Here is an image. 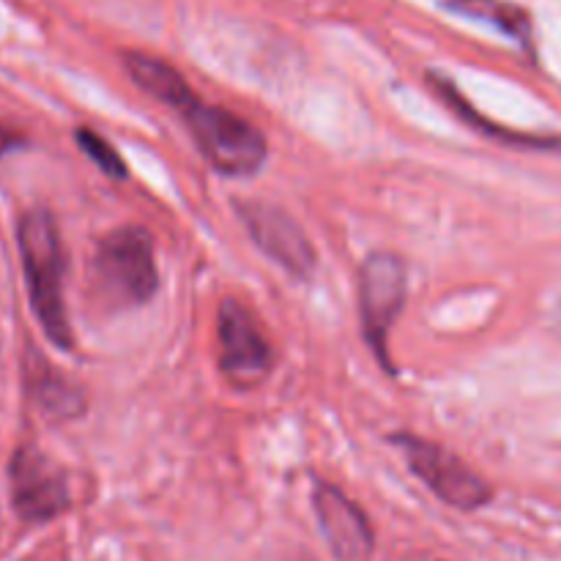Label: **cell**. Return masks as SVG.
I'll use <instances>...</instances> for the list:
<instances>
[{
    "mask_svg": "<svg viewBox=\"0 0 561 561\" xmlns=\"http://www.w3.org/2000/svg\"><path fill=\"white\" fill-rule=\"evenodd\" d=\"M16 241H20L22 268H25L27 294H31V305L36 318L42 321L44 334L53 340L58 348H71V327L69 316H66L64 301V247H60L58 228L55 219L47 211L36 208L22 217L20 230H16Z\"/></svg>",
    "mask_w": 561,
    "mask_h": 561,
    "instance_id": "obj_1",
    "label": "cell"
},
{
    "mask_svg": "<svg viewBox=\"0 0 561 561\" xmlns=\"http://www.w3.org/2000/svg\"><path fill=\"white\" fill-rule=\"evenodd\" d=\"M93 272H96L99 288L113 305H146L159 288L153 241L148 230L126 225L104 236L93 255Z\"/></svg>",
    "mask_w": 561,
    "mask_h": 561,
    "instance_id": "obj_2",
    "label": "cell"
},
{
    "mask_svg": "<svg viewBox=\"0 0 561 561\" xmlns=\"http://www.w3.org/2000/svg\"><path fill=\"white\" fill-rule=\"evenodd\" d=\"M181 115L190 124L203 157L222 175H252L266 162V137L230 110L195 99Z\"/></svg>",
    "mask_w": 561,
    "mask_h": 561,
    "instance_id": "obj_3",
    "label": "cell"
},
{
    "mask_svg": "<svg viewBox=\"0 0 561 561\" xmlns=\"http://www.w3.org/2000/svg\"><path fill=\"white\" fill-rule=\"evenodd\" d=\"M405 290H409L405 263L392 252H373L359 274L362 327L373 354L387 367V373H394V365L389 362V332L403 312Z\"/></svg>",
    "mask_w": 561,
    "mask_h": 561,
    "instance_id": "obj_4",
    "label": "cell"
},
{
    "mask_svg": "<svg viewBox=\"0 0 561 561\" xmlns=\"http://www.w3.org/2000/svg\"><path fill=\"white\" fill-rule=\"evenodd\" d=\"M392 442L403 449L409 469L444 504L458 510H480L491 502V485L477 471H471L458 455L447 453L444 447L420 436H411V433H398Z\"/></svg>",
    "mask_w": 561,
    "mask_h": 561,
    "instance_id": "obj_5",
    "label": "cell"
},
{
    "mask_svg": "<svg viewBox=\"0 0 561 561\" xmlns=\"http://www.w3.org/2000/svg\"><path fill=\"white\" fill-rule=\"evenodd\" d=\"M219 370L241 389H252L274 367V351L261 321L241 301L228 299L219 307Z\"/></svg>",
    "mask_w": 561,
    "mask_h": 561,
    "instance_id": "obj_6",
    "label": "cell"
},
{
    "mask_svg": "<svg viewBox=\"0 0 561 561\" xmlns=\"http://www.w3.org/2000/svg\"><path fill=\"white\" fill-rule=\"evenodd\" d=\"M241 222L247 225L255 244L272 257L274 263L294 274L296 279H307L318 266L316 247L310 244L305 230L296 225L290 214L283 208L272 206V203L261 201H241L236 203Z\"/></svg>",
    "mask_w": 561,
    "mask_h": 561,
    "instance_id": "obj_7",
    "label": "cell"
},
{
    "mask_svg": "<svg viewBox=\"0 0 561 561\" xmlns=\"http://www.w3.org/2000/svg\"><path fill=\"white\" fill-rule=\"evenodd\" d=\"M11 502L20 518L44 524L69 510L66 477L42 449L22 447L11 460Z\"/></svg>",
    "mask_w": 561,
    "mask_h": 561,
    "instance_id": "obj_8",
    "label": "cell"
},
{
    "mask_svg": "<svg viewBox=\"0 0 561 561\" xmlns=\"http://www.w3.org/2000/svg\"><path fill=\"white\" fill-rule=\"evenodd\" d=\"M318 524L329 548L340 561H365L373 553V529L359 507L329 482H318L312 493Z\"/></svg>",
    "mask_w": 561,
    "mask_h": 561,
    "instance_id": "obj_9",
    "label": "cell"
},
{
    "mask_svg": "<svg viewBox=\"0 0 561 561\" xmlns=\"http://www.w3.org/2000/svg\"><path fill=\"white\" fill-rule=\"evenodd\" d=\"M126 71L131 75V80L142 88L146 93H151L153 99H159L168 107L184 113L192 102L197 99V93L186 85L184 77L162 58H153L146 53H126Z\"/></svg>",
    "mask_w": 561,
    "mask_h": 561,
    "instance_id": "obj_10",
    "label": "cell"
},
{
    "mask_svg": "<svg viewBox=\"0 0 561 561\" xmlns=\"http://www.w3.org/2000/svg\"><path fill=\"white\" fill-rule=\"evenodd\" d=\"M27 389L38 409L53 420H75L85 409V398L80 389L38 356H33V365L27 367Z\"/></svg>",
    "mask_w": 561,
    "mask_h": 561,
    "instance_id": "obj_11",
    "label": "cell"
},
{
    "mask_svg": "<svg viewBox=\"0 0 561 561\" xmlns=\"http://www.w3.org/2000/svg\"><path fill=\"white\" fill-rule=\"evenodd\" d=\"M447 5L453 11H458V14L499 27V31L507 33V36L515 38V42L529 44L531 38L529 14H526L524 9H518V5L504 3V0H447Z\"/></svg>",
    "mask_w": 561,
    "mask_h": 561,
    "instance_id": "obj_12",
    "label": "cell"
},
{
    "mask_svg": "<svg viewBox=\"0 0 561 561\" xmlns=\"http://www.w3.org/2000/svg\"><path fill=\"white\" fill-rule=\"evenodd\" d=\"M431 80H433V88H436V91L444 96V102L453 104L455 113H460V118H463L466 124L477 126V131H482V135L496 137V140H504V142H520V146H537V148L559 146V140H548V137H537V135H518V131H507L504 126L491 124V121L482 118L477 110H471V104L466 102L458 91H455L453 82L442 80V77H431Z\"/></svg>",
    "mask_w": 561,
    "mask_h": 561,
    "instance_id": "obj_13",
    "label": "cell"
},
{
    "mask_svg": "<svg viewBox=\"0 0 561 561\" xmlns=\"http://www.w3.org/2000/svg\"><path fill=\"white\" fill-rule=\"evenodd\" d=\"M77 142H80V148L85 151V157L91 159V162H96V168L102 170V173H107L110 179H126L124 159L118 157V151H115L104 137H99L96 131L82 126V129L77 131Z\"/></svg>",
    "mask_w": 561,
    "mask_h": 561,
    "instance_id": "obj_14",
    "label": "cell"
},
{
    "mask_svg": "<svg viewBox=\"0 0 561 561\" xmlns=\"http://www.w3.org/2000/svg\"><path fill=\"white\" fill-rule=\"evenodd\" d=\"M22 142H25V137L16 135V131L9 129V126H0V157H5L11 148L22 146Z\"/></svg>",
    "mask_w": 561,
    "mask_h": 561,
    "instance_id": "obj_15",
    "label": "cell"
}]
</instances>
